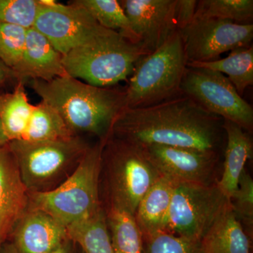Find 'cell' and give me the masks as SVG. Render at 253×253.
Wrapping results in <instances>:
<instances>
[{
    "mask_svg": "<svg viewBox=\"0 0 253 253\" xmlns=\"http://www.w3.org/2000/svg\"><path fill=\"white\" fill-rule=\"evenodd\" d=\"M62 57L45 36L35 28H29L22 60L15 71L16 79L50 81L68 76Z\"/></svg>",
    "mask_w": 253,
    "mask_h": 253,
    "instance_id": "obj_16",
    "label": "cell"
},
{
    "mask_svg": "<svg viewBox=\"0 0 253 253\" xmlns=\"http://www.w3.org/2000/svg\"><path fill=\"white\" fill-rule=\"evenodd\" d=\"M194 18H215L239 24H253V0H201Z\"/></svg>",
    "mask_w": 253,
    "mask_h": 253,
    "instance_id": "obj_26",
    "label": "cell"
},
{
    "mask_svg": "<svg viewBox=\"0 0 253 253\" xmlns=\"http://www.w3.org/2000/svg\"><path fill=\"white\" fill-rule=\"evenodd\" d=\"M187 66L206 68L225 74L240 96L253 84V47L238 48L224 59L211 62L188 63Z\"/></svg>",
    "mask_w": 253,
    "mask_h": 253,
    "instance_id": "obj_21",
    "label": "cell"
},
{
    "mask_svg": "<svg viewBox=\"0 0 253 253\" xmlns=\"http://www.w3.org/2000/svg\"><path fill=\"white\" fill-rule=\"evenodd\" d=\"M9 146L28 191L46 193L72 175L91 145L76 136L61 140L12 141Z\"/></svg>",
    "mask_w": 253,
    "mask_h": 253,
    "instance_id": "obj_6",
    "label": "cell"
},
{
    "mask_svg": "<svg viewBox=\"0 0 253 253\" xmlns=\"http://www.w3.org/2000/svg\"><path fill=\"white\" fill-rule=\"evenodd\" d=\"M76 246L77 244L73 240L68 238L65 242L51 253H75Z\"/></svg>",
    "mask_w": 253,
    "mask_h": 253,
    "instance_id": "obj_33",
    "label": "cell"
},
{
    "mask_svg": "<svg viewBox=\"0 0 253 253\" xmlns=\"http://www.w3.org/2000/svg\"><path fill=\"white\" fill-rule=\"evenodd\" d=\"M161 176L175 183L211 185L217 182L218 152L163 146H140Z\"/></svg>",
    "mask_w": 253,
    "mask_h": 253,
    "instance_id": "obj_12",
    "label": "cell"
},
{
    "mask_svg": "<svg viewBox=\"0 0 253 253\" xmlns=\"http://www.w3.org/2000/svg\"><path fill=\"white\" fill-rule=\"evenodd\" d=\"M222 127L226 134L227 143L224 154V169L217 185L230 201L239 186L246 163L253 156V144L249 133L242 127L223 120Z\"/></svg>",
    "mask_w": 253,
    "mask_h": 253,
    "instance_id": "obj_17",
    "label": "cell"
},
{
    "mask_svg": "<svg viewBox=\"0 0 253 253\" xmlns=\"http://www.w3.org/2000/svg\"><path fill=\"white\" fill-rule=\"evenodd\" d=\"M142 253H206L201 241L161 231L142 236Z\"/></svg>",
    "mask_w": 253,
    "mask_h": 253,
    "instance_id": "obj_27",
    "label": "cell"
},
{
    "mask_svg": "<svg viewBox=\"0 0 253 253\" xmlns=\"http://www.w3.org/2000/svg\"><path fill=\"white\" fill-rule=\"evenodd\" d=\"M27 30L0 23V59L14 73L22 60Z\"/></svg>",
    "mask_w": 253,
    "mask_h": 253,
    "instance_id": "obj_28",
    "label": "cell"
},
{
    "mask_svg": "<svg viewBox=\"0 0 253 253\" xmlns=\"http://www.w3.org/2000/svg\"><path fill=\"white\" fill-rule=\"evenodd\" d=\"M160 177L141 146L109 134L105 139L99 184L104 209L115 208L135 215L141 199Z\"/></svg>",
    "mask_w": 253,
    "mask_h": 253,
    "instance_id": "obj_4",
    "label": "cell"
},
{
    "mask_svg": "<svg viewBox=\"0 0 253 253\" xmlns=\"http://www.w3.org/2000/svg\"><path fill=\"white\" fill-rule=\"evenodd\" d=\"M10 142L9 139L5 134L4 128L1 124V120H0V148L4 147Z\"/></svg>",
    "mask_w": 253,
    "mask_h": 253,
    "instance_id": "obj_35",
    "label": "cell"
},
{
    "mask_svg": "<svg viewBox=\"0 0 253 253\" xmlns=\"http://www.w3.org/2000/svg\"><path fill=\"white\" fill-rule=\"evenodd\" d=\"M34 27L64 56L81 45L99 24L84 8L73 1L63 4L54 0H39Z\"/></svg>",
    "mask_w": 253,
    "mask_h": 253,
    "instance_id": "obj_11",
    "label": "cell"
},
{
    "mask_svg": "<svg viewBox=\"0 0 253 253\" xmlns=\"http://www.w3.org/2000/svg\"><path fill=\"white\" fill-rule=\"evenodd\" d=\"M230 201L217 185L175 183L167 232L201 241Z\"/></svg>",
    "mask_w": 253,
    "mask_h": 253,
    "instance_id": "obj_8",
    "label": "cell"
},
{
    "mask_svg": "<svg viewBox=\"0 0 253 253\" xmlns=\"http://www.w3.org/2000/svg\"><path fill=\"white\" fill-rule=\"evenodd\" d=\"M76 136L68 128L59 113L42 101L33 106L31 119L22 140H61Z\"/></svg>",
    "mask_w": 253,
    "mask_h": 253,
    "instance_id": "obj_23",
    "label": "cell"
},
{
    "mask_svg": "<svg viewBox=\"0 0 253 253\" xmlns=\"http://www.w3.org/2000/svg\"><path fill=\"white\" fill-rule=\"evenodd\" d=\"M73 1L86 9L101 27L117 31L132 42L129 21L119 1L75 0Z\"/></svg>",
    "mask_w": 253,
    "mask_h": 253,
    "instance_id": "obj_25",
    "label": "cell"
},
{
    "mask_svg": "<svg viewBox=\"0 0 253 253\" xmlns=\"http://www.w3.org/2000/svg\"><path fill=\"white\" fill-rule=\"evenodd\" d=\"M68 236L84 253H116L106 224L104 208L84 220L67 228Z\"/></svg>",
    "mask_w": 253,
    "mask_h": 253,
    "instance_id": "obj_22",
    "label": "cell"
},
{
    "mask_svg": "<svg viewBox=\"0 0 253 253\" xmlns=\"http://www.w3.org/2000/svg\"><path fill=\"white\" fill-rule=\"evenodd\" d=\"M222 118L181 94L160 104L124 108L109 135L139 145H163L218 152Z\"/></svg>",
    "mask_w": 253,
    "mask_h": 253,
    "instance_id": "obj_1",
    "label": "cell"
},
{
    "mask_svg": "<svg viewBox=\"0 0 253 253\" xmlns=\"http://www.w3.org/2000/svg\"><path fill=\"white\" fill-rule=\"evenodd\" d=\"M187 63L180 33L176 31L136 63L126 88L125 108L146 107L181 95Z\"/></svg>",
    "mask_w": 253,
    "mask_h": 253,
    "instance_id": "obj_7",
    "label": "cell"
},
{
    "mask_svg": "<svg viewBox=\"0 0 253 253\" xmlns=\"http://www.w3.org/2000/svg\"><path fill=\"white\" fill-rule=\"evenodd\" d=\"M132 42L149 53L158 49L176 31V0H121Z\"/></svg>",
    "mask_w": 253,
    "mask_h": 253,
    "instance_id": "obj_13",
    "label": "cell"
},
{
    "mask_svg": "<svg viewBox=\"0 0 253 253\" xmlns=\"http://www.w3.org/2000/svg\"><path fill=\"white\" fill-rule=\"evenodd\" d=\"M197 5L196 0H176L175 21L178 31L184 29L193 22Z\"/></svg>",
    "mask_w": 253,
    "mask_h": 253,
    "instance_id": "obj_31",
    "label": "cell"
},
{
    "mask_svg": "<svg viewBox=\"0 0 253 253\" xmlns=\"http://www.w3.org/2000/svg\"><path fill=\"white\" fill-rule=\"evenodd\" d=\"M68 238L66 226L47 213L29 206L8 241L17 253H51Z\"/></svg>",
    "mask_w": 253,
    "mask_h": 253,
    "instance_id": "obj_14",
    "label": "cell"
},
{
    "mask_svg": "<svg viewBox=\"0 0 253 253\" xmlns=\"http://www.w3.org/2000/svg\"><path fill=\"white\" fill-rule=\"evenodd\" d=\"M104 211L115 253H142V234L134 216L115 208H107Z\"/></svg>",
    "mask_w": 253,
    "mask_h": 253,
    "instance_id": "obj_24",
    "label": "cell"
},
{
    "mask_svg": "<svg viewBox=\"0 0 253 253\" xmlns=\"http://www.w3.org/2000/svg\"><path fill=\"white\" fill-rule=\"evenodd\" d=\"M29 207V191L23 184L9 144L0 148V247Z\"/></svg>",
    "mask_w": 253,
    "mask_h": 253,
    "instance_id": "obj_15",
    "label": "cell"
},
{
    "mask_svg": "<svg viewBox=\"0 0 253 253\" xmlns=\"http://www.w3.org/2000/svg\"><path fill=\"white\" fill-rule=\"evenodd\" d=\"M105 139L90 146L76 171L59 187L49 192H29L30 207L47 213L66 228L103 208L99 184Z\"/></svg>",
    "mask_w": 253,
    "mask_h": 253,
    "instance_id": "obj_5",
    "label": "cell"
},
{
    "mask_svg": "<svg viewBox=\"0 0 253 253\" xmlns=\"http://www.w3.org/2000/svg\"><path fill=\"white\" fill-rule=\"evenodd\" d=\"M174 184L161 176L141 199L134 218L142 236L166 231Z\"/></svg>",
    "mask_w": 253,
    "mask_h": 253,
    "instance_id": "obj_18",
    "label": "cell"
},
{
    "mask_svg": "<svg viewBox=\"0 0 253 253\" xmlns=\"http://www.w3.org/2000/svg\"><path fill=\"white\" fill-rule=\"evenodd\" d=\"M181 92L214 116L235 123L245 130H252V106L240 96L224 75L206 68L187 66Z\"/></svg>",
    "mask_w": 253,
    "mask_h": 253,
    "instance_id": "obj_9",
    "label": "cell"
},
{
    "mask_svg": "<svg viewBox=\"0 0 253 253\" xmlns=\"http://www.w3.org/2000/svg\"><path fill=\"white\" fill-rule=\"evenodd\" d=\"M206 253H251V241L241 221L228 205L201 240Z\"/></svg>",
    "mask_w": 253,
    "mask_h": 253,
    "instance_id": "obj_19",
    "label": "cell"
},
{
    "mask_svg": "<svg viewBox=\"0 0 253 253\" xmlns=\"http://www.w3.org/2000/svg\"><path fill=\"white\" fill-rule=\"evenodd\" d=\"M12 78L16 79L15 73L0 59V86Z\"/></svg>",
    "mask_w": 253,
    "mask_h": 253,
    "instance_id": "obj_32",
    "label": "cell"
},
{
    "mask_svg": "<svg viewBox=\"0 0 253 253\" xmlns=\"http://www.w3.org/2000/svg\"><path fill=\"white\" fill-rule=\"evenodd\" d=\"M42 101L52 106L76 136H109L111 126L126 107V89L91 85L70 76L52 81L32 80Z\"/></svg>",
    "mask_w": 253,
    "mask_h": 253,
    "instance_id": "obj_2",
    "label": "cell"
},
{
    "mask_svg": "<svg viewBox=\"0 0 253 253\" xmlns=\"http://www.w3.org/2000/svg\"><path fill=\"white\" fill-rule=\"evenodd\" d=\"M24 82L18 81L14 90L0 95V120L9 141L22 140L33 113Z\"/></svg>",
    "mask_w": 253,
    "mask_h": 253,
    "instance_id": "obj_20",
    "label": "cell"
},
{
    "mask_svg": "<svg viewBox=\"0 0 253 253\" xmlns=\"http://www.w3.org/2000/svg\"><path fill=\"white\" fill-rule=\"evenodd\" d=\"M150 53L121 33L98 26L81 45L63 56L68 76L91 85L111 87L128 82L139 59Z\"/></svg>",
    "mask_w": 253,
    "mask_h": 253,
    "instance_id": "obj_3",
    "label": "cell"
},
{
    "mask_svg": "<svg viewBox=\"0 0 253 253\" xmlns=\"http://www.w3.org/2000/svg\"><path fill=\"white\" fill-rule=\"evenodd\" d=\"M39 6V0H0V23L33 28Z\"/></svg>",
    "mask_w": 253,
    "mask_h": 253,
    "instance_id": "obj_29",
    "label": "cell"
},
{
    "mask_svg": "<svg viewBox=\"0 0 253 253\" xmlns=\"http://www.w3.org/2000/svg\"><path fill=\"white\" fill-rule=\"evenodd\" d=\"M0 253H17V252L14 245L10 241H7L0 247Z\"/></svg>",
    "mask_w": 253,
    "mask_h": 253,
    "instance_id": "obj_34",
    "label": "cell"
},
{
    "mask_svg": "<svg viewBox=\"0 0 253 253\" xmlns=\"http://www.w3.org/2000/svg\"><path fill=\"white\" fill-rule=\"evenodd\" d=\"M180 33L188 63L211 62L224 53L252 45L253 25L194 18Z\"/></svg>",
    "mask_w": 253,
    "mask_h": 253,
    "instance_id": "obj_10",
    "label": "cell"
},
{
    "mask_svg": "<svg viewBox=\"0 0 253 253\" xmlns=\"http://www.w3.org/2000/svg\"><path fill=\"white\" fill-rule=\"evenodd\" d=\"M230 203L233 211L238 219L249 228V233L253 234V181L252 177L245 170L241 174L239 186Z\"/></svg>",
    "mask_w": 253,
    "mask_h": 253,
    "instance_id": "obj_30",
    "label": "cell"
}]
</instances>
